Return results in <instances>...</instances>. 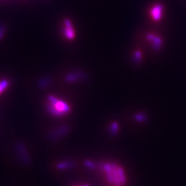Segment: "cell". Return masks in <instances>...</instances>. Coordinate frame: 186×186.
<instances>
[{
  "label": "cell",
  "instance_id": "5",
  "mask_svg": "<svg viewBox=\"0 0 186 186\" xmlns=\"http://www.w3.org/2000/svg\"><path fill=\"white\" fill-rule=\"evenodd\" d=\"M81 74H71L68 76H67L66 77V81L68 82H73L76 81L78 80L81 78Z\"/></svg>",
  "mask_w": 186,
  "mask_h": 186
},
{
  "label": "cell",
  "instance_id": "6",
  "mask_svg": "<svg viewBox=\"0 0 186 186\" xmlns=\"http://www.w3.org/2000/svg\"><path fill=\"white\" fill-rule=\"evenodd\" d=\"M73 166L72 162H62L57 164V168L60 170L66 169L68 167H72Z\"/></svg>",
  "mask_w": 186,
  "mask_h": 186
},
{
  "label": "cell",
  "instance_id": "13",
  "mask_svg": "<svg viewBox=\"0 0 186 186\" xmlns=\"http://www.w3.org/2000/svg\"><path fill=\"white\" fill-rule=\"evenodd\" d=\"M84 186H88V185H84Z\"/></svg>",
  "mask_w": 186,
  "mask_h": 186
},
{
  "label": "cell",
  "instance_id": "7",
  "mask_svg": "<svg viewBox=\"0 0 186 186\" xmlns=\"http://www.w3.org/2000/svg\"><path fill=\"white\" fill-rule=\"evenodd\" d=\"M152 15L155 19H158L161 15V7L160 6L155 7L152 11Z\"/></svg>",
  "mask_w": 186,
  "mask_h": 186
},
{
  "label": "cell",
  "instance_id": "1",
  "mask_svg": "<svg viewBox=\"0 0 186 186\" xmlns=\"http://www.w3.org/2000/svg\"><path fill=\"white\" fill-rule=\"evenodd\" d=\"M102 168L106 171L107 177L110 183H115L116 186L125 183V178L123 170L115 164H104Z\"/></svg>",
  "mask_w": 186,
  "mask_h": 186
},
{
  "label": "cell",
  "instance_id": "11",
  "mask_svg": "<svg viewBox=\"0 0 186 186\" xmlns=\"http://www.w3.org/2000/svg\"><path fill=\"white\" fill-rule=\"evenodd\" d=\"M84 164L86 166H87L89 168H90V169H95L96 166L95 164H94V163L90 162V161H89V160H86L84 162Z\"/></svg>",
  "mask_w": 186,
  "mask_h": 186
},
{
  "label": "cell",
  "instance_id": "10",
  "mask_svg": "<svg viewBox=\"0 0 186 186\" xmlns=\"http://www.w3.org/2000/svg\"><path fill=\"white\" fill-rule=\"evenodd\" d=\"M118 130V124L116 122H114L111 125V132L115 134Z\"/></svg>",
  "mask_w": 186,
  "mask_h": 186
},
{
  "label": "cell",
  "instance_id": "4",
  "mask_svg": "<svg viewBox=\"0 0 186 186\" xmlns=\"http://www.w3.org/2000/svg\"><path fill=\"white\" fill-rule=\"evenodd\" d=\"M48 109L51 114H53V115H55V116H61L64 114L62 111L57 109L52 104H50L48 106Z\"/></svg>",
  "mask_w": 186,
  "mask_h": 186
},
{
  "label": "cell",
  "instance_id": "3",
  "mask_svg": "<svg viewBox=\"0 0 186 186\" xmlns=\"http://www.w3.org/2000/svg\"><path fill=\"white\" fill-rule=\"evenodd\" d=\"M51 104L53 105L58 110L62 111L63 113H67L71 110L70 107L66 103L58 99H57V101L55 103Z\"/></svg>",
  "mask_w": 186,
  "mask_h": 186
},
{
  "label": "cell",
  "instance_id": "8",
  "mask_svg": "<svg viewBox=\"0 0 186 186\" xmlns=\"http://www.w3.org/2000/svg\"><path fill=\"white\" fill-rule=\"evenodd\" d=\"M9 85V82L8 81L6 80H2L1 82H0V94L6 89L7 88Z\"/></svg>",
  "mask_w": 186,
  "mask_h": 186
},
{
  "label": "cell",
  "instance_id": "12",
  "mask_svg": "<svg viewBox=\"0 0 186 186\" xmlns=\"http://www.w3.org/2000/svg\"><path fill=\"white\" fill-rule=\"evenodd\" d=\"M5 33V28L3 26H0V40L4 37Z\"/></svg>",
  "mask_w": 186,
  "mask_h": 186
},
{
  "label": "cell",
  "instance_id": "2",
  "mask_svg": "<svg viewBox=\"0 0 186 186\" xmlns=\"http://www.w3.org/2000/svg\"><path fill=\"white\" fill-rule=\"evenodd\" d=\"M65 28L64 30V34L68 39L72 40L75 37V32L73 30L72 23L69 19H65Z\"/></svg>",
  "mask_w": 186,
  "mask_h": 186
},
{
  "label": "cell",
  "instance_id": "9",
  "mask_svg": "<svg viewBox=\"0 0 186 186\" xmlns=\"http://www.w3.org/2000/svg\"><path fill=\"white\" fill-rule=\"evenodd\" d=\"M135 119L139 122H145L146 120V116L143 113H139L135 116Z\"/></svg>",
  "mask_w": 186,
  "mask_h": 186
}]
</instances>
